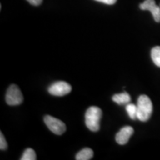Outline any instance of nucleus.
Listing matches in <instances>:
<instances>
[{
  "label": "nucleus",
  "mask_w": 160,
  "mask_h": 160,
  "mask_svg": "<svg viewBox=\"0 0 160 160\" xmlns=\"http://www.w3.org/2000/svg\"><path fill=\"white\" fill-rule=\"evenodd\" d=\"M137 119L141 122L148 121L153 112V104L146 95H141L137 101Z\"/></svg>",
  "instance_id": "obj_1"
},
{
  "label": "nucleus",
  "mask_w": 160,
  "mask_h": 160,
  "mask_svg": "<svg viewBox=\"0 0 160 160\" xmlns=\"http://www.w3.org/2000/svg\"><path fill=\"white\" fill-rule=\"evenodd\" d=\"M102 116V110L96 106H92L87 110L85 113V125L90 131L93 132L99 131Z\"/></svg>",
  "instance_id": "obj_2"
},
{
  "label": "nucleus",
  "mask_w": 160,
  "mask_h": 160,
  "mask_svg": "<svg viewBox=\"0 0 160 160\" xmlns=\"http://www.w3.org/2000/svg\"><path fill=\"white\" fill-rule=\"evenodd\" d=\"M6 102L9 105H19L23 102V95L17 85H11L5 96Z\"/></svg>",
  "instance_id": "obj_3"
},
{
  "label": "nucleus",
  "mask_w": 160,
  "mask_h": 160,
  "mask_svg": "<svg viewBox=\"0 0 160 160\" xmlns=\"http://www.w3.org/2000/svg\"><path fill=\"white\" fill-rule=\"evenodd\" d=\"M44 122L51 131L57 135H62L66 131L65 124L57 118L47 115L44 117Z\"/></svg>",
  "instance_id": "obj_4"
},
{
  "label": "nucleus",
  "mask_w": 160,
  "mask_h": 160,
  "mask_svg": "<svg viewBox=\"0 0 160 160\" xmlns=\"http://www.w3.org/2000/svg\"><path fill=\"white\" fill-rule=\"evenodd\" d=\"M72 88L70 84L64 81L54 82L48 88V92L51 95L56 97H62L68 94L71 91Z\"/></svg>",
  "instance_id": "obj_5"
},
{
  "label": "nucleus",
  "mask_w": 160,
  "mask_h": 160,
  "mask_svg": "<svg viewBox=\"0 0 160 160\" xmlns=\"http://www.w3.org/2000/svg\"><path fill=\"white\" fill-rule=\"evenodd\" d=\"M140 9L142 11H149L153 15L157 22H160V7L156 5L155 0H145L139 5Z\"/></svg>",
  "instance_id": "obj_6"
},
{
  "label": "nucleus",
  "mask_w": 160,
  "mask_h": 160,
  "mask_svg": "<svg viewBox=\"0 0 160 160\" xmlns=\"http://www.w3.org/2000/svg\"><path fill=\"white\" fill-rule=\"evenodd\" d=\"M134 130L131 126L123 127L116 135V141L119 145H125L128 142L130 137L133 135Z\"/></svg>",
  "instance_id": "obj_7"
},
{
  "label": "nucleus",
  "mask_w": 160,
  "mask_h": 160,
  "mask_svg": "<svg viewBox=\"0 0 160 160\" xmlns=\"http://www.w3.org/2000/svg\"><path fill=\"white\" fill-rule=\"evenodd\" d=\"M112 99L118 105H125V104H128L131 99V96L127 92H124V93L113 95Z\"/></svg>",
  "instance_id": "obj_8"
},
{
  "label": "nucleus",
  "mask_w": 160,
  "mask_h": 160,
  "mask_svg": "<svg viewBox=\"0 0 160 160\" xmlns=\"http://www.w3.org/2000/svg\"><path fill=\"white\" fill-rule=\"evenodd\" d=\"M93 157V150L89 148H85L81 150L79 153L76 155V159L77 160H89L91 159Z\"/></svg>",
  "instance_id": "obj_9"
},
{
  "label": "nucleus",
  "mask_w": 160,
  "mask_h": 160,
  "mask_svg": "<svg viewBox=\"0 0 160 160\" xmlns=\"http://www.w3.org/2000/svg\"><path fill=\"white\" fill-rule=\"evenodd\" d=\"M151 59L153 63L160 68V46H157L151 50Z\"/></svg>",
  "instance_id": "obj_10"
},
{
  "label": "nucleus",
  "mask_w": 160,
  "mask_h": 160,
  "mask_svg": "<svg viewBox=\"0 0 160 160\" xmlns=\"http://www.w3.org/2000/svg\"><path fill=\"white\" fill-rule=\"evenodd\" d=\"M126 111L131 119H136L137 118V106L134 104L129 103L126 105Z\"/></svg>",
  "instance_id": "obj_11"
},
{
  "label": "nucleus",
  "mask_w": 160,
  "mask_h": 160,
  "mask_svg": "<svg viewBox=\"0 0 160 160\" xmlns=\"http://www.w3.org/2000/svg\"><path fill=\"white\" fill-rule=\"evenodd\" d=\"M37 155L35 151L32 148H27L24 151L22 156L21 157V160H36Z\"/></svg>",
  "instance_id": "obj_12"
},
{
  "label": "nucleus",
  "mask_w": 160,
  "mask_h": 160,
  "mask_svg": "<svg viewBox=\"0 0 160 160\" xmlns=\"http://www.w3.org/2000/svg\"><path fill=\"white\" fill-rule=\"evenodd\" d=\"M8 148V143L6 142L5 138L4 137L3 133L1 132V134H0V149L2 151L6 150Z\"/></svg>",
  "instance_id": "obj_13"
},
{
  "label": "nucleus",
  "mask_w": 160,
  "mask_h": 160,
  "mask_svg": "<svg viewBox=\"0 0 160 160\" xmlns=\"http://www.w3.org/2000/svg\"><path fill=\"white\" fill-rule=\"evenodd\" d=\"M95 1L106 4V5H113L117 2V0H95Z\"/></svg>",
  "instance_id": "obj_14"
},
{
  "label": "nucleus",
  "mask_w": 160,
  "mask_h": 160,
  "mask_svg": "<svg viewBox=\"0 0 160 160\" xmlns=\"http://www.w3.org/2000/svg\"><path fill=\"white\" fill-rule=\"evenodd\" d=\"M30 4L34 6H39L42 2V0H27Z\"/></svg>",
  "instance_id": "obj_15"
}]
</instances>
